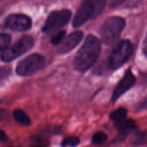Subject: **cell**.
Listing matches in <instances>:
<instances>
[{
    "label": "cell",
    "instance_id": "obj_1",
    "mask_svg": "<svg viewBox=\"0 0 147 147\" xmlns=\"http://www.w3.org/2000/svg\"><path fill=\"white\" fill-rule=\"evenodd\" d=\"M101 51V43L98 37L88 35L75 57L74 69L86 72L97 62Z\"/></svg>",
    "mask_w": 147,
    "mask_h": 147
},
{
    "label": "cell",
    "instance_id": "obj_2",
    "mask_svg": "<svg viewBox=\"0 0 147 147\" xmlns=\"http://www.w3.org/2000/svg\"><path fill=\"white\" fill-rule=\"evenodd\" d=\"M106 0H83L73 20V26L78 27L88 20L96 18L103 12Z\"/></svg>",
    "mask_w": 147,
    "mask_h": 147
},
{
    "label": "cell",
    "instance_id": "obj_3",
    "mask_svg": "<svg viewBox=\"0 0 147 147\" xmlns=\"http://www.w3.org/2000/svg\"><path fill=\"white\" fill-rule=\"evenodd\" d=\"M126 26V20L119 16H111L105 20L100 28L101 41L106 46L116 43Z\"/></svg>",
    "mask_w": 147,
    "mask_h": 147
},
{
    "label": "cell",
    "instance_id": "obj_4",
    "mask_svg": "<svg viewBox=\"0 0 147 147\" xmlns=\"http://www.w3.org/2000/svg\"><path fill=\"white\" fill-rule=\"evenodd\" d=\"M134 45L129 40H123L116 45L109 56L108 66L111 70L121 67L131 56L134 52Z\"/></svg>",
    "mask_w": 147,
    "mask_h": 147
},
{
    "label": "cell",
    "instance_id": "obj_5",
    "mask_svg": "<svg viewBox=\"0 0 147 147\" xmlns=\"http://www.w3.org/2000/svg\"><path fill=\"white\" fill-rule=\"evenodd\" d=\"M46 59L40 53H32L18 62L16 73L20 76H28L42 70L46 65Z\"/></svg>",
    "mask_w": 147,
    "mask_h": 147
},
{
    "label": "cell",
    "instance_id": "obj_6",
    "mask_svg": "<svg viewBox=\"0 0 147 147\" xmlns=\"http://www.w3.org/2000/svg\"><path fill=\"white\" fill-rule=\"evenodd\" d=\"M34 40L32 36H22L14 44L3 50L1 55V61L4 62L11 61L29 51L34 47Z\"/></svg>",
    "mask_w": 147,
    "mask_h": 147
},
{
    "label": "cell",
    "instance_id": "obj_7",
    "mask_svg": "<svg viewBox=\"0 0 147 147\" xmlns=\"http://www.w3.org/2000/svg\"><path fill=\"white\" fill-rule=\"evenodd\" d=\"M71 17V11L67 9L53 11L47 17L42 31L45 33H50L59 30L69 22Z\"/></svg>",
    "mask_w": 147,
    "mask_h": 147
},
{
    "label": "cell",
    "instance_id": "obj_8",
    "mask_svg": "<svg viewBox=\"0 0 147 147\" xmlns=\"http://www.w3.org/2000/svg\"><path fill=\"white\" fill-rule=\"evenodd\" d=\"M4 28L12 31L24 32L29 30L32 27V20L29 16L21 13L9 14L3 22Z\"/></svg>",
    "mask_w": 147,
    "mask_h": 147
},
{
    "label": "cell",
    "instance_id": "obj_9",
    "mask_svg": "<svg viewBox=\"0 0 147 147\" xmlns=\"http://www.w3.org/2000/svg\"><path fill=\"white\" fill-rule=\"evenodd\" d=\"M136 81V77L132 72L131 69L129 68L125 72L123 78L121 79V81L115 88L114 92L112 95V102H116L123 94H125L128 90H129L134 85Z\"/></svg>",
    "mask_w": 147,
    "mask_h": 147
},
{
    "label": "cell",
    "instance_id": "obj_10",
    "mask_svg": "<svg viewBox=\"0 0 147 147\" xmlns=\"http://www.w3.org/2000/svg\"><path fill=\"white\" fill-rule=\"evenodd\" d=\"M83 38V33L80 30L75 31L70 33L67 37L63 40L61 46L59 48L60 54H66L75 48Z\"/></svg>",
    "mask_w": 147,
    "mask_h": 147
},
{
    "label": "cell",
    "instance_id": "obj_11",
    "mask_svg": "<svg viewBox=\"0 0 147 147\" xmlns=\"http://www.w3.org/2000/svg\"><path fill=\"white\" fill-rule=\"evenodd\" d=\"M121 138H126L129 133L136 129V125L134 120L131 119H125L123 122L116 125Z\"/></svg>",
    "mask_w": 147,
    "mask_h": 147
},
{
    "label": "cell",
    "instance_id": "obj_12",
    "mask_svg": "<svg viewBox=\"0 0 147 147\" xmlns=\"http://www.w3.org/2000/svg\"><path fill=\"white\" fill-rule=\"evenodd\" d=\"M126 115H127V110L124 108H119L111 113L110 118L114 122L115 125H116L123 122L126 119Z\"/></svg>",
    "mask_w": 147,
    "mask_h": 147
},
{
    "label": "cell",
    "instance_id": "obj_13",
    "mask_svg": "<svg viewBox=\"0 0 147 147\" xmlns=\"http://www.w3.org/2000/svg\"><path fill=\"white\" fill-rule=\"evenodd\" d=\"M13 116L15 120L22 125L25 126H29L31 125V119L22 110L19 108L14 110L13 112Z\"/></svg>",
    "mask_w": 147,
    "mask_h": 147
},
{
    "label": "cell",
    "instance_id": "obj_14",
    "mask_svg": "<svg viewBox=\"0 0 147 147\" xmlns=\"http://www.w3.org/2000/svg\"><path fill=\"white\" fill-rule=\"evenodd\" d=\"M80 144V138L76 136H71L65 138L62 142L63 147H76Z\"/></svg>",
    "mask_w": 147,
    "mask_h": 147
},
{
    "label": "cell",
    "instance_id": "obj_15",
    "mask_svg": "<svg viewBox=\"0 0 147 147\" xmlns=\"http://www.w3.org/2000/svg\"><path fill=\"white\" fill-rule=\"evenodd\" d=\"M11 41V36L6 33H0V51L7 48Z\"/></svg>",
    "mask_w": 147,
    "mask_h": 147
},
{
    "label": "cell",
    "instance_id": "obj_16",
    "mask_svg": "<svg viewBox=\"0 0 147 147\" xmlns=\"http://www.w3.org/2000/svg\"><path fill=\"white\" fill-rule=\"evenodd\" d=\"M108 135L103 131H98L93 135V142L95 144H101L107 140Z\"/></svg>",
    "mask_w": 147,
    "mask_h": 147
},
{
    "label": "cell",
    "instance_id": "obj_17",
    "mask_svg": "<svg viewBox=\"0 0 147 147\" xmlns=\"http://www.w3.org/2000/svg\"><path fill=\"white\" fill-rule=\"evenodd\" d=\"M11 68L8 67V66L0 68V85L8 79V77L11 74Z\"/></svg>",
    "mask_w": 147,
    "mask_h": 147
},
{
    "label": "cell",
    "instance_id": "obj_18",
    "mask_svg": "<svg viewBox=\"0 0 147 147\" xmlns=\"http://www.w3.org/2000/svg\"><path fill=\"white\" fill-rule=\"evenodd\" d=\"M66 35V31L65 30H61L58 33L54 35L51 40V43L53 46H57L59 45L65 37Z\"/></svg>",
    "mask_w": 147,
    "mask_h": 147
},
{
    "label": "cell",
    "instance_id": "obj_19",
    "mask_svg": "<svg viewBox=\"0 0 147 147\" xmlns=\"http://www.w3.org/2000/svg\"><path fill=\"white\" fill-rule=\"evenodd\" d=\"M126 0H110V4L109 6L110 7H116L118 6L121 5V4H123Z\"/></svg>",
    "mask_w": 147,
    "mask_h": 147
},
{
    "label": "cell",
    "instance_id": "obj_20",
    "mask_svg": "<svg viewBox=\"0 0 147 147\" xmlns=\"http://www.w3.org/2000/svg\"><path fill=\"white\" fill-rule=\"evenodd\" d=\"M7 136L6 135L5 132L3 131H0V142H2L4 141L5 140H7Z\"/></svg>",
    "mask_w": 147,
    "mask_h": 147
},
{
    "label": "cell",
    "instance_id": "obj_21",
    "mask_svg": "<svg viewBox=\"0 0 147 147\" xmlns=\"http://www.w3.org/2000/svg\"><path fill=\"white\" fill-rule=\"evenodd\" d=\"M32 147H45V146L42 145H38V146H32Z\"/></svg>",
    "mask_w": 147,
    "mask_h": 147
}]
</instances>
